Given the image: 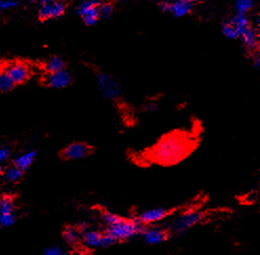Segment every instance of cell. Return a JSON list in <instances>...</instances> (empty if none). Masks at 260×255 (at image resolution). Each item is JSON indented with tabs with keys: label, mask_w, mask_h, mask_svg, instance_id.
Returning <instances> with one entry per match:
<instances>
[{
	"label": "cell",
	"mask_w": 260,
	"mask_h": 255,
	"mask_svg": "<svg viewBox=\"0 0 260 255\" xmlns=\"http://www.w3.org/2000/svg\"><path fill=\"white\" fill-rule=\"evenodd\" d=\"M187 151L188 148L184 141L179 138L171 137L160 142L159 145L155 148L154 155L159 162L173 163L180 160Z\"/></svg>",
	"instance_id": "1"
},
{
	"label": "cell",
	"mask_w": 260,
	"mask_h": 255,
	"mask_svg": "<svg viewBox=\"0 0 260 255\" xmlns=\"http://www.w3.org/2000/svg\"><path fill=\"white\" fill-rule=\"evenodd\" d=\"M144 225L138 220H124L120 217L119 221L107 227L106 234L112 237L115 243L127 241L143 233Z\"/></svg>",
	"instance_id": "2"
},
{
	"label": "cell",
	"mask_w": 260,
	"mask_h": 255,
	"mask_svg": "<svg viewBox=\"0 0 260 255\" xmlns=\"http://www.w3.org/2000/svg\"><path fill=\"white\" fill-rule=\"evenodd\" d=\"M97 85L105 98L112 101H116L120 98L121 87L119 83L110 75L99 73L97 76Z\"/></svg>",
	"instance_id": "3"
},
{
	"label": "cell",
	"mask_w": 260,
	"mask_h": 255,
	"mask_svg": "<svg viewBox=\"0 0 260 255\" xmlns=\"http://www.w3.org/2000/svg\"><path fill=\"white\" fill-rule=\"evenodd\" d=\"M195 4L196 2L191 0H175V1L166 0L159 3V7L162 12L171 13L174 17L181 18L189 15Z\"/></svg>",
	"instance_id": "4"
},
{
	"label": "cell",
	"mask_w": 260,
	"mask_h": 255,
	"mask_svg": "<svg viewBox=\"0 0 260 255\" xmlns=\"http://www.w3.org/2000/svg\"><path fill=\"white\" fill-rule=\"evenodd\" d=\"M81 241L87 248H108L115 244L112 237L95 230H87L83 232Z\"/></svg>",
	"instance_id": "5"
},
{
	"label": "cell",
	"mask_w": 260,
	"mask_h": 255,
	"mask_svg": "<svg viewBox=\"0 0 260 255\" xmlns=\"http://www.w3.org/2000/svg\"><path fill=\"white\" fill-rule=\"evenodd\" d=\"M101 1H95V0H87V1L80 2L77 6V13L83 18L84 24L87 26H93L97 24L99 20L98 6Z\"/></svg>",
	"instance_id": "6"
},
{
	"label": "cell",
	"mask_w": 260,
	"mask_h": 255,
	"mask_svg": "<svg viewBox=\"0 0 260 255\" xmlns=\"http://www.w3.org/2000/svg\"><path fill=\"white\" fill-rule=\"evenodd\" d=\"M202 220V214L198 211H188L178 216L172 225L174 233L181 234L183 232L194 227Z\"/></svg>",
	"instance_id": "7"
},
{
	"label": "cell",
	"mask_w": 260,
	"mask_h": 255,
	"mask_svg": "<svg viewBox=\"0 0 260 255\" xmlns=\"http://www.w3.org/2000/svg\"><path fill=\"white\" fill-rule=\"evenodd\" d=\"M66 4L62 1H41L38 9V16L41 20H50L61 17L65 13Z\"/></svg>",
	"instance_id": "8"
},
{
	"label": "cell",
	"mask_w": 260,
	"mask_h": 255,
	"mask_svg": "<svg viewBox=\"0 0 260 255\" xmlns=\"http://www.w3.org/2000/svg\"><path fill=\"white\" fill-rule=\"evenodd\" d=\"M2 70L9 75L15 84L24 83V82H26L29 78V76H31L29 67L26 63H22L19 61H15L6 64Z\"/></svg>",
	"instance_id": "9"
},
{
	"label": "cell",
	"mask_w": 260,
	"mask_h": 255,
	"mask_svg": "<svg viewBox=\"0 0 260 255\" xmlns=\"http://www.w3.org/2000/svg\"><path fill=\"white\" fill-rule=\"evenodd\" d=\"M91 153L92 148L87 144L83 143V142H75V143H72L63 149L61 156L64 160L77 161L84 159V157L87 156Z\"/></svg>",
	"instance_id": "10"
},
{
	"label": "cell",
	"mask_w": 260,
	"mask_h": 255,
	"mask_svg": "<svg viewBox=\"0 0 260 255\" xmlns=\"http://www.w3.org/2000/svg\"><path fill=\"white\" fill-rule=\"evenodd\" d=\"M71 82V74L65 70L53 74H47V76L44 77V84L55 89H61L69 86Z\"/></svg>",
	"instance_id": "11"
},
{
	"label": "cell",
	"mask_w": 260,
	"mask_h": 255,
	"mask_svg": "<svg viewBox=\"0 0 260 255\" xmlns=\"http://www.w3.org/2000/svg\"><path fill=\"white\" fill-rule=\"evenodd\" d=\"M170 211L166 208H153L141 212L138 215L137 220L144 226V225H151L162 221L163 219H166Z\"/></svg>",
	"instance_id": "12"
},
{
	"label": "cell",
	"mask_w": 260,
	"mask_h": 255,
	"mask_svg": "<svg viewBox=\"0 0 260 255\" xmlns=\"http://www.w3.org/2000/svg\"><path fill=\"white\" fill-rule=\"evenodd\" d=\"M15 223L14 204L10 199H2L0 201V225L9 227Z\"/></svg>",
	"instance_id": "13"
},
{
	"label": "cell",
	"mask_w": 260,
	"mask_h": 255,
	"mask_svg": "<svg viewBox=\"0 0 260 255\" xmlns=\"http://www.w3.org/2000/svg\"><path fill=\"white\" fill-rule=\"evenodd\" d=\"M141 234H143L144 243H146L147 245H159L166 242L169 237L168 232L165 229L157 227L144 230Z\"/></svg>",
	"instance_id": "14"
},
{
	"label": "cell",
	"mask_w": 260,
	"mask_h": 255,
	"mask_svg": "<svg viewBox=\"0 0 260 255\" xmlns=\"http://www.w3.org/2000/svg\"><path fill=\"white\" fill-rule=\"evenodd\" d=\"M239 38L242 41V44L249 51H251L252 54L256 51L257 48H258V43H259V39H258V33L254 27H250L248 28L246 32H244Z\"/></svg>",
	"instance_id": "15"
},
{
	"label": "cell",
	"mask_w": 260,
	"mask_h": 255,
	"mask_svg": "<svg viewBox=\"0 0 260 255\" xmlns=\"http://www.w3.org/2000/svg\"><path fill=\"white\" fill-rule=\"evenodd\" d=\"M231 21V24L233 25V26L235 27L237 35H238V38L239 37L247 31L248 28L251 27V20L250 18L247 16V15H239V14H235L233 17H231L229 19Z\"/></svg>",
	"instance_id": "16"
},
{
	"label": "cell",
	"mask_w": 260,
	"mask_h": 255,
	"mask_svg": "<svg viewBox=\"0 0 260 255\" xmlns=\"http://www.w3.org/2000/svg\"><path fill=\"white\" fill-rule=\"evenodd\" d=\"M36 153H37L35 151H31V152H28V153H25L18 155L16 159H15V162H14L15 167H17L22 172L29 169V166H31L34 160H35Z\"/></svg>",
	"instance_id": "17"
},
{
	"label": "cell",
	"mask_w": 260,
	"mask_h": 255,
	"mask_svg": "<svg viewBox=\"0 0 260 255\" xmlns=\"http://www.w3.org/2000/svg\"><path fill=\"white\" fill-rule=\"evenodd\" d=\"M44 69H46L48 74H53L65 70V61L59 56H54L50 58L48 61L44 64Z\"/></svg>",
	"instance_id": "18"
},
{
	"label": "cell",
	"mask_w": 260,
	"mask_h": 255,
	"mask_svg": "<svg viewBox=\"0 0 260 255\" xmlns=\"http://www.w3.org/2000/svg\"><path fill=\"white\" fill-rule=\"evenodd\" d=\"M81 231L77 227H68L62 233L64 242L69 245H75L81 241Z\"/></svg>",
	"instance_id": "19"
},
{
	"label": "cell",
	"mask_w": 260,
	"mask_h": 255,
	"mask_svg": "<svg viewBox=\"0 0 260 255\" xmlns=\"http://www.w3.org/2000/svg\"><path fill=\"white\" fill-rule=\"evenodd\" d=\"M254 1L252 0H237L234 3V7L236 14L239 15H247L250 11L254 9Z\"/></svg>",
	"instance_id": "20"
},
{
	"label": "cell",
	"mask_w": 260,
	"mask_h": 255,
	"mask_svg": "<svg viewBox=\"0 0 260 255\" xmlns=\"http://www.w3.org/2000/svg\"><path fill=\"white\" fill-rule=\"evenodd\" d=\"M15 83L3 70L0 71V91L1 92H9L13 89Z\"/></svg>",
	"instance_id": "21"
},
{
	"label": "cell",
	"mask_w": 260,
	"mask_h": 255,
	"mask_svg": "<svg viewBox=\"0 0 260 255\" xmlns=\"http://www.w3.org/2000/svg\"><path fill=\"white\" fill-rule=\"evenodd\" d=\"M114 12V5L110 2H101L98 6L99 19H108Z\"/></svg>",
	"instance_id": "22"
},
{
	"label": "cell",
	"mask_w": 260,
	"mask_h": 255,
	"mask_svg": "<svg viewBox=\"0 0 260 255\" xmlns=\"http://www.w3.org/2000/svg\"><path fill=\"white\" fill-rule=\"evenodd\" d=\"M221 31H222V34H224L229 39L234 40V39L238 38V35H237L235 27L233 26L231 21H230L229 19L224 22V25H222V27H221Z\"/></svg>",
	"instance_id": "23"
},
{
	"label": "cell",
	"mask_w": 260,
	"mask_h": 255,
	"mask_svg": "<svg viewBox=\"0 0 260 255\" xmlns=\"http://www.w3.org/2000/svg\"><path fill=\"white\" fill-rule=\"evenodd\" d=\"M22 175H24V172H22L20 169H18L17 167H11L5 171V178L7 181L10 182H17L19 179L22 178Z\"/></svg>",
	"instance_id": "24"
},
{
	"label": "cell",
	"mask_w": 260,
	"mask_h": 255,
	"mask_svg": "<svg viewBox=\"0 0 260 255\" xmlns=\"http://www.w3.org/2000/svg\"><path fill=\"white\" fill-rule=\"evenodd\" d=\"M101 217H102V221L105 222V224L107 225V227L112 226L113 224H115L116 222H118L120 219V216H118L117 214L112 213V212H108V211L103 212Z\"/></svg>",
	"instance_id": "25"
},
{
	"label": "cell",
	"mask_w": 260,
	"mask_h": 255,
	"mask_svg": "<svg viewBox=\"0 0 260 255\" xmlns=\"http://www.w3.org/2000/svg\"><path fill=\"white\" fill-rule=\"evenodd\" d=\"M44 255H69L60 247H49L46 250H44Z\"/></svg>",
	"instance_id": "26"
},
{
	"label": "cell",
	"mask_w": 260,
	"mask_h": 255,
	"mask_svg": "<svg viewBox=\"0 0 260 255\" xmlns=\"http://www.w3.org/2000/svg\"><path fill=\"white\" fill-rule=\"evenodd\" d=\"M16 5H18L17 1H12V0H0V9H1V11L12 9V7H15Z\"/></svg>",
	"instance_id": "27"
},
{
	"label": "cell",
	"mask_w": 260,
	"mask_h": 255,
	"mask_svg": "<svg viewBox=\"0 0 260 255\" xmlns=\"http://www.w3.org/2000/svg\"><path fill=\"white\" fill-rule=\"evenodd\" d=\"M251 59H252V63H253V66L255 67V69H259V66H260L259 52L258 51L253 52V54H252V56H251Z\"/></svg>",
	"instance_id": "28"
},
{
	"label": "cell",
	"mask_w": 260,
	"mask_h": 255,
	"mask_svg": "<svg viewBox=\"0 0 260 255\" xmlns=\"http://www.w3.org/2000/svg\"><path fill=\"white\" fill-rule=\"evenodd\" d=\"M10 151L7 148H0V163H2L9 159Z\"/></svg>",
	"instance_id": "29"
},
{
	"label": "cell",
	"mask_w": 260,
	"mask_h": 255,
	"mask_svg": "<svg viewBox=\"0 0 260 255\" xmlns=\"http://www.w3.org/2000/svg\"><path fill=\"white\" fill-rule=\"evenodd\" d=\"M0 174H1V168H0Z\"/></svg>",
	"instance_id": "30"
},
{
	"label": "cell",
	"mask_w": 260,
	"mask_h": 255,
	"mask_svg": "<svg viewBox=\"0 0 260 255\" xmlns=\"http://www.w3.org/2000/svg\"><path fill=\"white\" fill-rule=\"evenodd\" d=\"M0 11H1V9H0Z\"/></svg>",
	"instance_id": "31"
}]
</instances>
